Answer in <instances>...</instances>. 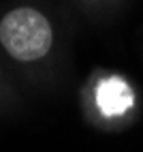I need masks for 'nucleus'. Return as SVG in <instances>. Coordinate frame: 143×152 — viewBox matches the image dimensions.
I'll list each match as a JSON object with an SVG mask.
<instances>
[{
	"label": "nucleus",
	"instance_id": "f257e3e1",
	"mask_svg": "<svg viewBox=\"0 0 143 152\" xmlns=\"http://www.w3.org/2000/svg\"><path fill=\"white\" fill-rule=\"evenodd\" d=\"M0 43L19 62H34L49 54L54 30L49 19L32 7H17L0 22Z\"/></svg>",
	"mask_w": 143,
	"mask_h": 152
},
{
	"label": "nucleus",
	"instance_id": "f03ea898",
	"mask_svg": "<svg viewBox=\"0 0 143 152\" xmlns=\"http://www.w3.org/2000/svg\"><path fill=\"white\" fill-rule=\"evenodd\" d=\"M132 90L122 77H105L96 86V105L103 116H122L132 107Z\"/></svg>",
	"mask_w": 143,
	"mask_h": 152
}]
</instances>
